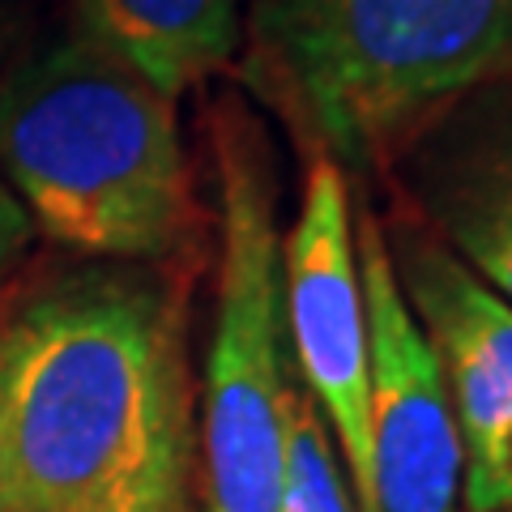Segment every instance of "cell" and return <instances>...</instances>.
Masks as SVG:
<instances>
[{"label": "cell", "mask_w": 512, "mask_h": 512, "mask_svg": "<svg viewBox=\"0 0 512 512\" xmlns=\"http://www.w3.org/2000/svg\"><path fill=\"white\" fill-rule=\"evenodd\" d=\"M350 214L367 308L372 512H466V457L436 350L393 278L380 218L363 201Z\"/></svg>", "instance_id": "6"}, {"label": "cell", "mask_w": 512, "mask_h": 512, "mask_svg": "<svg viewBox=\"0 0 512 512\" xmlns=\"http://www.w3.org/2000/svg\"><path fill=\"white\" fill-rule=\"evenodd\" d=\"M0 175L52 244L154 265L192 235V167L175 99L64 35L0 77Z\"/></svg>", "instance_id": "2"}, {"label": "cell", "mask_w": 512, "mask_h": 512, "mask_svg": "<svg viewBox=\"0 0 512 512\" xmlns=\"http://www.w3.org/2000/svg\"><path fill=\"white\" fill-rule=\"evenodd\" d=\"M184 295L146 265L60 269L0 312V512H188Z\"/></svg>", "instance_id": "1"}, {"label": "cell", "mask_w": 512, "mask_h": 512, "mask_svg": "<svg viewBox=\"0 0 512 512\" xmlns=\"http://www.w3.org/2000/svg\"><path fill=\"white\" fill-rule=\"evenodd\" d=\"M282 512H359L350 478L342 470L338 444H333L312 397L303 393V384H295V397H291Z\"/></svg>", "instance_id": "10"}, {"label": "cell", "mask_w": 512, "mask_h": 512, "mask_svg": "<svg viewBox=\"0 0 512 512\" xmlns=\"http://www.w3.org/2000/svg\"><path fill=\"white\" fill-rule=\"evenodd\" d=\"M77 35L124 60L167 99L231 69L244 43L239 0H73Z\"/></svg>", "instance_id": "9"}, {"label": "cell", "mask_w": 512, "mask_h": 512, "mask_svg": "<svg viewBox=\"0 0 512 512\" xmlns=\"http://www.w3.org/2000/svg\"><path fill=\"white\" fill-rule=\"evenodd\" d=\"M384 171L406 214L512 303V73L436 111Z\"/></svg>", "instance_id": "8"}, {"label": "cell", "mask_w": 512, "mask_h": 512, "mask_svg": "<svg viewBox=\"0 0 512 512\" xmlns=\"http://www.w3.org/2000/svg\"><path fill=\"white\" fill-rule=\"evenodd\" d=\"M218 171V303L205 359L210 512H282L291 431V338L282 303L278 171L261 120L227 94L210 111Z\"/></svg>", "instance_id": "4"}, {"label": "cell", "mask_w": 512, "mask_h": 512, "mask_svg": "<svg viewBox=\"0 0 512 512\" xmlns=\"http://www.w3.org/2000/svg\"><path fill=\"white\" fill-rule=\"evenodd\" d=\"M282 303L303 393L338 444L359 512H372L367 308L355 256V214L346 171L325 154L308 158L299 214L282 235Z\"/></svg>", "instance_id": "5"}, {"label": "cell", "mask_w": 512, "mask_h": 512, "mask_svg": "<svg viewBox=\"0 0 512 512\" xmlns=\"http://www.w3.org/2000/svg\"><path fill=\"white\" fill-rule=\"evenodd\" d=\"M248 77L346 175L512 73V0H252Z\"/></svg>", "instance_id": "3"}, {"label": "cell", "mask_w": 512, "mask_h": 512, "mask_svg": "<svg viewBox=\"0 0 512 512\" xmlns=\"http://www.w3.org/2000/svg\"><path fill=\"white\" fill-rule=\"evenodd\" d=\"M380 227L393 278L448 384L466 457V512H512V303L406 210Z\"/></svg>", "instance_id": "7"}, {"label": "cell", "mask_w": 512, "mask_h": 512, "mask_svg": "<svg viewBox=\"0 0 512 512\" xmlns=\"http://www.w3.org/2000/svg\"><path fill=\"white\" fill-rule=\"evenodd\" d=\"M30 214L22 210V201L13 197V188L5 184V175H0V295H5V286L13 278V269L22 265V256L30 248Z\"/></svg>", "instance_id": "11"}]
</instances>
